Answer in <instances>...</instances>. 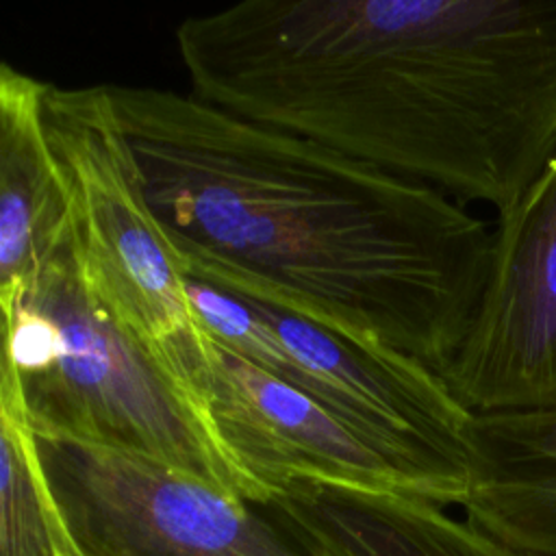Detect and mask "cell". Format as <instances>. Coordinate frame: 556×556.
<instances>
[{
    "label": "cell",
    "mask_w": 556,
    "mask_h": 556,
    "mask_svg": "<svg viewBox=\"0 0 556 556\" xmlns=\"http://www.w3.org/2000/svg\"><path fill=\"white\" fill-rule=\"evenodd\" d=\"M2 371L35 432L128 450L241 500L274 495L224 443L206 402L111 317L70 241L4 313Z\"/></svg>",
    "instance_id": "3"
},
{
    "label": "cell",
    "mask_w": 556,
    "mask_h": 556,
    "mask_svg": "<svg viewBox=\"0 0 556 556\" xmlns=\"http://www.w3.org/2000/svg\"><path fill=\"white\" fill-rule=\"evenodd\" d=\"M204 400L224 443L271 493L293 478H313L424 497L415 480L354 428L217 341Z\"/></svg>",
    "instance_id": "8"
},
{
    "label": "cell",
    "mask_w": 556,
    "mask_h": 556,
    "mask_svg": "<svg viewBox=\"0 0 556 556\" xmlns=\"http://www.w3.org/2000/svg\"><path fill=\"white\" fill-rule=\"evenodd\" d=\"M439 376L473 415L556 410V152L497 215L478 308Z\"/></svg>",
    "instance_id": "7"
},
{
    "label": "cell",
    "mask_w": 556,
    "mask_h": 556,
    "mask_svg": "<svg viewBox=\"0 0 556 556\" xmlns=\"http://www.w3.org/2000/svg\"><path fill=\"white\" fill-rule=\"evenodd\" d=\"M460 508L510 556H556V410L471 417Z\"/></svg>",
    "instance_id": "10"
},
{
    "label": "cell",
    "mask_w": 556,
    "mask_h": 556,
    "mask_svg": "<svg viewBox=\"0 0 556 556\" xmlns=\"http://www.w3.org/2000/svg\"><path fill=\"white\" fill-rule=\"evenodd\" d=\"M274 497L334 556H510L424 497L293 478Z\"/></svg>",
    "instance_id": "11"
},
{
    "label": "cell",
    "mask_w": 556,
    "mask_h": 556,
    "mask_svg": "<svg viewBox=\"0 0 556 556\" xmlns=\"http://www.w3.org/2000/svg\"><path fill=\"white\" fill-rule=\"evenodd\" d=\"M0 556H78L43 476L20 387L0 374Z\"/></svg>",
    "instance_id": "12"
},
{
    "label": "cell",
    "mask_w": 556,
    "mask_h": 556,
    "mask_svg": "<svg viewBox=\"0 0 556 556\" xmlns=\"http://www.w3.org/2000/svg\"><path fill=\"white\" fill-rule=\"evenodd\" d=\"M176 46L195 98L497 215L556 152V0H243Z\"/></svg>",
    "instance_id": "2"
},
{
    "label": "cell",
    "mask_w": 556,
    "mask_h": 556,
    "mask_svg": "<svg viewBox=\"0 0 556 556\" xmlns=\"http://www.w3.org/2000/svg\"><path fill=\"white\" fill-rule=\"evenodd\" d=\"M189 280L441 371L478 308L491 232L443 191L193 93L106 85Z\"/></svg>",
    "instance_id": "1"
},
{
    "label": "cell",
    "mask_w": 556,
    "mask_h": 556,
    "mask_svg": "<svg viewBox=\"0 0 556 556\" xmlns=\"http://www.w3.org/2000/svg\"><path fill=\"white\" fill-rule=\"evenodd\" d=\"M43 80L0 65V302L9 313L70 237V208L43 126Z\"/></svg>",
    "instance_id": "9"
},
{
    "label": "cell",
    "mask_w": 556,
    "mask_h": 556,
    "mask_svg": "<svg viewBox=\"0 0 556 556\" xmlns=\"http://www.w3.org/2000/svg\"><path fill=\"white\" fill-rule=\"evenodd\" d=\"M204 330L226 350L319 402L354 428L441 506H463L469 489V413L441 376L393 354H376L302 317L187 280Z\"/></svg>",
    "instance_id": "5"
},
{
    "label": "cell",
    "mask_w": 556,
    "mask_h": 556,
    "mask_svg": "<svg viewBox=\"0 0 556 556\" xmlns=\"http://www.w3.org/2000/svg\"><path fill=\"white\" fill-rule=\"evenodd\" d=\"M35 443L78 556H334L274 495L241 500L154 458L74 437L35 432Z\"/></svg>",
    "instance_id": "6"
},
{
    "label": "cell",
    "mask_w": 556,
    "mask_h": 556,
    "mask_svg": "<svg viewBox=\"0 0 556 556\" xmlns=\"http://www.w3.org/2000/svg\"><path fill=\"white\" fill-rule=\"evenodd\" d=\"M43 126L87 282L111 317L204 400L215 341L193 313L106 85L48 83Z\"/></svg>",
    "instance_id": "4"
}]
</instances>
